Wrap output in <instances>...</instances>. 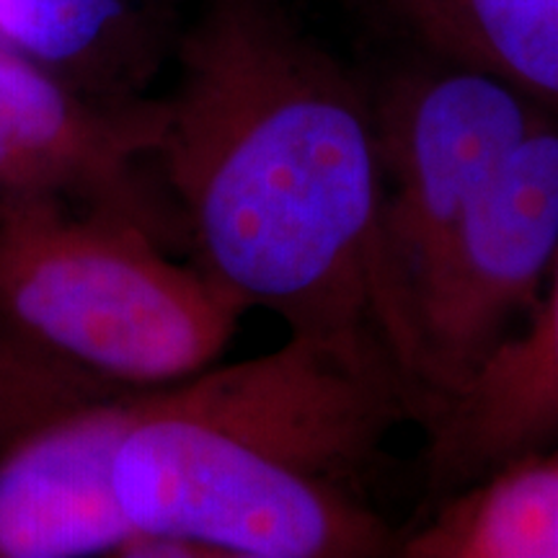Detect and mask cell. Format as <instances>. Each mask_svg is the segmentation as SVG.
Listing matches in <instances>:
<instances>
[{
	"mask_svg": "<svg viewBox=\"0 0 558 558\" xmlns=\"http://www.w3.org/2000/svg\"><path fill=\"white\" fill-rule=\"evenodd\" d=\"M424 54L507 81L558 111V0H357Z\"/></svg>",
	"mask_w": 558,
	"mask_h": 558,
	"instance_id": "cell-9",
	"label": "cell"
},
{
	"mask_svg": "<svg viewBox=\"0 0 558 558\" xmlns=\"http://www.w3.org/2000/svg\"><path fill=\"white\" fill-rule=\"evenodd\" d=\"M558 256V111L456 222L403 308L399 373L427 424L527 324Z\"/></svg>",
	"mask_w": 558,
	"mask_h": 558,
	"instance_id": "cell-5",
	"label": "cell"
},
{
	"mask_svg": "<svg viewBox=\"0 0 558 558\" xmlns=\"http://www.w3.org/2000/svg\"><path fill=\"white\" fill-rule=\"evenodd\" d=\"M156 0H0V41L52 73L128 99L156 60Z\"/></svg>",
	"mask_w": 558,
	"mask_h": 558,
	"instance_id": "cell-10",
	"label": "cell"
},
{
	"mask_svg": "<svg viewBox=\"0 0 558 558\" xmlns=\"http://www.w3.org/2000/svg\"><path fill=\"white\" fill-rule=\"evenodd\" d=\"M435 494L484 478L507 460L558 445V256L538 308L424 424Z\"/></svg>",
	"mask_w": 558,
	"mask_h": 558,
	"instance_id": "cell-8",
	"label": "cell"
},
{
	"mask_svg": "<svg viewBox=\"0 0 558 558\" xmlns=\"http://www.w3.org/2000/svg\"><path fill=\"white\" fill-rule=\"evenodd\" d=\"M135 556L369 558L401 538L367 494L311 478L199 418L158 409L150 393L114 460Z\"/></svg>",
	"mask_w": 558,
	"mask_h": 558,
	"instance_id": "cell-3",
	"label": "cell"
},
{
	"mask_svg": "<svg viewBox=\"0 0 558 558\" xmlns=\"http://www.w3.org/2000/svg\"><path fill=\"white\" fill-rule=\"evenodd\" d=\"M163 104L158 171L194 264L290 333L388 352L369 83L282 0H202Z\"/></svg>",
	"mask_w": 558,
	"mask_h": 558,
	"instance_id": "cell-1",
	"label": "cell"
},
{
	"mask_svg": "<svg viewBox=\"0 0 558 558\" xmlns=\"http://www.w3.org/2000/svg\"><path fill=\"white\" fill-rule=\"evenodd\" d=\"M396 556L558 558V445L448 494L427 525L401 538Z\"/></svg>",
	"mask_w": 558,
	"mask_h": 558,
	"instance_id": "cell-11",
	"label": "cell"
},
{
	"mask_svg": "<svg viewBox=\"0 0 558 558\" xmlns=\"http://www.w3.org/2000/svg\"><path fill=\"white\" fill-rule=\"evenodd\" d=\"M143 393L75 411L0 458V558L130 556L114 460Z\"/></svg>",
	"mask_w": 558,
	"mask_h": 558,
	"instance_id": "cell-7",
	"label": "cell"
},
{
	"mask_svg": "<svg viewBox=\"0 0 558 558\" xmlns=\"http://www.w3.org/2000/svg\"><path fill=\"white\" fill-rule=\"evenodd\" d=\"M369 104L380 177L375 320L399 369L403 308L418 275L556 109L497 75L424 52L373 83Z\"/></svg>",
	"mask_w": 558,
	"mask_h": 558,
	"instance_id": "cell-4",
	"label": "cell"
},
{
	"mask_svg": "<svg viewBox=\"0 0 558 558\" xmlns=\"http://www.w3.org/2000/svg\"><path fill=\"white\" fill-rule=\"evenodd\" d=\"M246 311L135 222L52 202L0 209V326L111 390L213 367Z\"/></svg>",
	"mask_w": 558,
	"mask_h": 558,
	"instance_id": "cell-2",
	"label": "cell"
},
{
	"mask_svg": "<svg viewBox=\"0 0 558 558\" xmlns=\"http://www.w3.org/2000/svg\"><path fill=\"white\" fill-rule=\"evenodd\" d=\"M163 130V99L94 94L0 41V209L52 202L184 241L143 171L158 166Z\"/></svg>",
	"mask_w": 558,
	"mask_h": 558,
	"instance_id": "cell-6",
	"label": "cell"
}]
</instances>
